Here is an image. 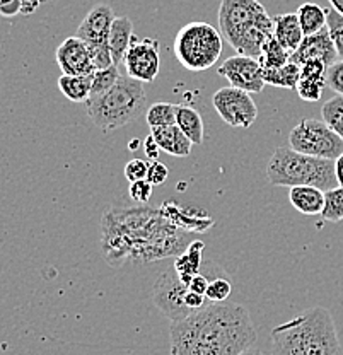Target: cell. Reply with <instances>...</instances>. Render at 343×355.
<instances>
[{
    "label": "cell",
    "instance_id": "obj_1",
    "mask_svg": "<svg viewBox=\"0 0 343 355\" xmlns=\"http://www.w3.org/2000/svg\"><path fill=\"white\" fill-rule=\"evenodd\" d=\"M101 250L106 263H150L179 257L191 243L190 232L176 225L162 209H109L101 220Z\"/></svg>",
    "mask_w": 343,
    "mask_h": 355
},
{
    "label": "cell",
    "instance_id": "obj_2",
    "mask_svg": "<svg viewBox=\"0 0 343 355\" xmlns=\"http://www.w3.org/2000/svg\"><path fill=\"white\" fill-rule=\"evenodd\" d=\"M171 355H241L253 349L256 330L248 309L219 302L171 323Z\"/></svg>",
    "mask_w": 343,
    "mask_h": 355
},
{
    "label": "cell",
    "instance_id": "obj_3",
    "mask_svg": "<svg viewBox=\"0 0 343 355\" xmlns=\"http://www.w3.org/2000/svg\"><path fill=\"white\" fill-rule=\"evenodd\" d=\"M272 355H343L331 313L308 308L272 330Z\"/></svg>",
    "mask_w": 343,
    "mask_h": 355
},
{
    "label": "cell",
    "instance_id": "obj_4",
    "mask_svg": "<svg viewBox=\"0 0 343 355\" xmlns=\"http://www.w3.org/2000/svg\"><path fill=\"white\" fill-rule=\"evenodd\" d=\"M220 35L239 55L260 58L261 48L274 36V17L258 0H220Z\"/></svg>",
    "mask_w": 343,
    "mask_h": 355
},
{
    "label": "cell",
    "instance_id": "obj_5",
    "mask_svg": "<svg viewBox=\"0 0 343 355\" xmlns=\"http://www.w3.org/2000/svg\"><path fill=\"white\" fill-rule=\"evenodd\" d=\"M267 178L274 187H316L323 191L338 187L335 161L301 154L292 147H276L267 164Z\"/></svg>",
    "mask_w": 343,
    "mask_h": 355
},
{
    "label": "cell",
    "instance_id": "obj_6",
    "mask_svg": "<svg viewBox=\"0 0 343 355\" xmlns=\"http://www.w3.org/2000/svg\"><path fill=\"white\" fill-rule=\"evenodd\" d=\"M143 83L121 76L118 83L96 99H87L86 110L92 123L101 130H116L140 118L146 111Z\"/></svg>",
    "mask_w": 343,
    "mask_h": 355
},
{
    "label": "cell",
    "instance_id": "obj_7",
    "mask_svg": "<svg viewBox=\"0 0 343 355\" xmlns=\"http://www.w3.org/2000/svg\"><path fill=\"white\" fill-rule=\"evenodd\" d=\"M175 55L190 72H204L217 64L222 53V35L209 22L183 26L175 38Z\"/></svg>",
    "mask_w": 343,
    "mask_h": 355
},
{
    "label": "cell",
    "instance_id": "obj_8",
    "mask_svg": "<svg viewBox=\"0 0 343 355\" xmlns=\"http://www.w3.org/2000/svg\"><path fill=\"white\" fill-rule=\"evenodd\" d=\"M289 146L301 154L337 161L343 154V140L323 120L306 118L289 133Z\"/></svg>",
    "mask_w": 343,
    "mask_h": 355
},
{
    "label": "cell",
    "instance_id": "obj_9",
    "mask_svg": "<svg viewBox=\"0 0 343 355\" xmlns=\"http://www.w3.org/2000/svg\"><path fill=\"white\" fill-rule=\"evenodd\" d=\"M212 105L217 114L234 128H249L258 118V106L252 92L238 87H220L212 96Z\"/></svg>",
    "mask_w": 343,
    "mask_h": 355
},
{
    "label": "cell",
    "instance_id": "obj_10",
    "mask_svg": "<svg viewBox=\"0 0 343 355\" xmlns=\"http://www.w3.org/2000/svg\"><path fill=\"white\" fill-rule=\"evenodd\" d=\"M188 291H190L188 284H184L179 279L175 266H171L157 277L152 287V302L166 318L171 320V323H175V321L183 320L191 314L186 302H184Z\"/></svg>",
    "mask_w": 343,
    "mask_h": 355
},
{
    "label": "cell",
    "instance_id": "obj_11",
    "mask_svg": "<svg viewBox=\"0 0 343 355\" xmlns=\"http://www.w3.org/2000/svg\"><path fill=\"white\" fill-rule=\"evenodd\" d=\"M125 72L139 83H154L161 69V44L157 40L134 38L123 58Z\"/></svg>",
    "mask_w": 343,
    "mask_h": 355
},
{
    "label": "cell",
    "instance_id": "obj_12",
    "mask_svg": "<svg viewBox=\"0 0 343 355\" xmlns=\"http://www.w3.org/2000/svg\"><path fill=\"white\" fill-rule=\"evenodd\" d=\"M217 73L231 83L232 87L243 89L252 94H258L267 86L263 79V67L260 60L246 55H234L229 57L222 65L217 69Z\"/></svg>",
    "mask_w": 343,
    "mask_h": 355
},
{
    "label": "cell",
    "instance_id": "obj_13",
    "mask_svg": "<svg viewBox=\"0 0 343 355\" xmlns=\"http://www.w3.org/2000/svg\"><path fill=\"white\" fill-rule=\"evenodd\" d=\"M55 58L65 76H92L96 72L89 46L77 36L62 42L55 51Z\"/></svg>",
    "mask_w": 343,
    "mask_h": 355
},
{
    "label": "cell",
    "instance_id": "obj_14",
    "mask_svg": "<svg viewBox=\"0 0 343 355\" xmlns=\"http://www.w3.org/2000/svg\"><path fill=\"white\" fill-rule=\"evenodd\" d=\"M114 19H116V16H114L112 7L106 6V3H98L80 22L76 36L82 40L87 46L108 44L109 31H112Z\"/></svg>",
    "mask_w": 343,
    "mask_h": 355
},
{
    "label": "cell",
    "instance_id": "obj_15",
    "mask_svg": "<svg viewBox=\"0 0 343 355\" xmlns=\"http://www.w3.org/2000/svg\"><path fill=\"white\" fill-rule=\"evenodd\" d=\"M311 58L321 60L328 67V69L338 62L337 50H335L333 40H331L328 28H324L323 31L316 33V35L304 36L301 46L290 55V62H294V64L297 65H301L302 62L306 60H311Z\"/></svg>",
    "mask_w": 343,
    "mask_h": 355
},
{
    "label": "cell",
    "instance_id": "obj_16",
    "mask_svg": "<svg viewBox=\"0 0 343 355\" xmlns=\"http://www.w3.org/2000/svg\"><path fill=\"white\" fill-rule=\"evenodd\" d=\"M150 135L154 137L162 153L175 155V157H186L193 149V142L179 130L178 125L150 128Z\"/></svg>",
    "mask_w": 343,
    "mask_h": 355
},
{
    "label": "cell",
    "instance_id": "obj_17",
    "mask_svg": "<svg viewBox=\"0 0 343 355\" xmlns=\"http://www.w3.org/2000/svg\"><path fill=\"white\" fill-rule=\"evenodd\" d=\"M274 36L276 42L292 55L301 46L302 40H304V33H302L297 12L280 14L274 19Z\"/></svg>",
    "mask_w": 343,
    "mask_h": 355
},
{
    "label": "cell",
    "instance_id": "obj_18",
    "mask_svg": "<svg viewBox=\"0 0 343 355\" xmlns=\"http://www.w3.org/2000/svg\"><path fill=\"white\" fill-rule=\"evenodd\" d=\"M132 42H134V22L128 19V17H116L113 21L108 38L109 53H112L114 65L120 67L123 64V58Z\"/></svg>",
    "mask_w": 343,
    "mask_h": 355
},
{
    "label": "cell",
    "instance_id": "obj_19",
    "mask_svg": "<svg viewBox=\"0 0 343 355\" xmlns=\"http://www.w3.org/2000/svg\"><path fill=\"white\" fill-rule=\"evenodd\" d=\"M289 200L294 209L304 216H321L324 209V191L316 187L289 188Z\"/></svg>",
    "mask_w": 343,
    "mask_h": 355
},
{
    "label": "cell",
    "instance_id": "obj_20",
    "mask_svg": "<svg viewBox=\"0 0 343 355\" xmlns=\"http://www.w3.org/2000/svg\"><path fill=\"white\" fill-rule=\"evenodd\" d=\"M204 248L205 244L202 241H191L190 246H188L179 257H176L173 266H175L179 279H182L184 284H190V280L193 279L197 273H200L202 265H204V258H202Z\"/></svg>",
    "mask_w": 343,
    "mask_h": 355
},
{
    "label": "cell",
    "instance_id": "obj_21",
    "mask_svg": "<svg viewBox=\"0 0 343 355\" xmlns=\"http://www.w3.org/2000/svg\"><path fill=\"white\" fill-rule=\"evenodd\" d=\"M176 125L184 135L193 142V146H202L205 140V125L204 118L197 110L191 106L178 105L176 110Z\"/></svg>",
    "mask_w": 343,
    "mask_h": 355
},
{
    "label": "cell",
    "instance_id": "obj_22",
    "mask_svg": "<svg viewBox=\"0 0 343 355\" xmlns=\"http://www.w3.org/2000/svg\"><path fill=\"white\" fill-rule=\"evenodd\" d=\"M92 76H62L58 89L72 103H86L91 96Z\"/></svg>",
    "mask_w": 343,
    "mask_h": 355
},
{
    "label": "cell",
    "instance_id": "obj_23",
    "mask_svg": "<svg viewBox=\"0 0 343 355\" xmlns=\"http://www.w3.org/2000/svg\"><path fill=\"white\" fill-rule=\"evenodd\" d=\"M297 17L304 36L316 35L326 28V9H323L318 3H302L297 9Z\"/></svg>",
    "mask_w": 343,
    "mask_h": 355
},
{
    "label": "cell",
    "instance_id": "obj_24",
    "mask_svg": "<svg viewBox=\"0 0 343 355\" xmlns=\"http://www.w3.org/2000/svg\"><path fill=\"white\" fill-rule=\"evenodd\" d=\"M263 79L270 86L296 89L301 80V67L289 62L280 69H263Z\"/></svg>",
    "mask_w": 343,
    "mask_h": 355
},
{
    "label": "cell",
    "instance_id": "obj_25",
    "mask_svg": "<svg viewBox=\"0 0 343 355\" xmlns=\"http://www.w3.org/2000/svg\"><path fill=\"white\" fill-rule=\"evenodd\" d=\"M260 64L263 69H280L285 64L290 62V53L282 46L279 42H276L275 36H272L267 43L261 48L260 55Z\"/></svg>",
    "mask_w": 343,
    "mask_h": 355
},
{
    "label": "cell",
    "instance_id": "obj_26",
    "mask_svg": "<svg viewBox=\"0 0 343 355\" xmlns=\"http://www.w3.org/2000/svg\"><path fill=\"white\" fill-rule=\"evenodd\" d=\"M176 110H178V105H173V103H154V105L146 111L147 125H149L150 128L176 125Z\"/></svg>",
    "mask_w": 343,
    "mask_h": 355
},
{
    "label": "cell",
    "instance_id": "obj_27",
    "mask_svg": "<svg viewBox=\"0 0 343 355\" xmlns=\"http://www.w3.org/2000/svg\"><path fill=\"white\" fill-rule=\"evenodd\" d=\"M323 121L343 140V96H335L328 99L321 108Z\"/></svg>",
    "mask_w": 343,
    "mask_h": 355
},
{
    "label": "cell",
    "instance_id": "obj_28",
    "mask_svg": "<svg viewBox=\"0 0 343 355\" xmlns=\"http://www.w3.org/2000/svg\"><path fill=\"white\" fill-rule=\"evenodd\" d=\"M120 70L116 65H112L109 69L105 70H96L92 73V86H91V96L89 99H96L99 96H103L105 92H108L114 84L120 79Z\"/></svg>",
    "mask_w": 343,
    "mask_h": 355
},
{
    "label": "cell",
    "instance_id": "obj_29",
    "mask_svg": "<svg viewBox=\"0 0 343 355\" xmlns=\"http://www.w3.org/2000/svg\"><path fill=\"white\" fill-rule=\"evenodd\" d=\"M321 217L326 222L343 220V187L324 191V209Z\"/></svg>",
    "mask_w": 343,
    "mask_h": 355
},
{
    "label": "cell",
    "instance_id": "obj_30",
    "mask_svg": "<svg viewBox=\"0 0 343 355\" xmlns=\"http://www.w3.org/2000/svg\"><path fill=\"white\" fill-rule=\"evenodd\" d=\"M326 28L330 31L331 40H333L338 60H343V16L338 14L333 7L326 9Z\"/></svg>",
    "mask_w": 343,
    "mask_h": 355
},
{
    "label": "cell",
    "instance_id": "obj_31",
    "mask_svg": "<svg viewBox=\"0 0 343 355\" xmlns=\"http://www.w3.org/2000/svg\"><path fill=\"white\" fill-rule=\"evenodd\" d=\"M232 292V286L227 279L224 277H217L210 282L209 288H206L205 297L209 299V302L212 304H219V302H226V299L231 295Z\"/></svg>",
    "mask_w": 343,
    "mask_h": 355
},
{
    "label": "cell",
    "instance_id": "obj_32",
    "mask_svg": "<svg viewBox=\"0 0 343 355\" xmlns=\"http://www.w3.org/2000/svg\"><path fill=\"white\" fill-rule=\"evenodd\" d=\"M324 86H326V83H319V80H311V79H301L299 80L296 91L302 101L315 103L318 101L321 94H323Z\"/></svg>",
    "mask_w": 343,
    "mask_h": 355
},
{
    "label": "cell",
    "instance_id": "obj_33",
    "mask_svg": "<svg viewBox=\"0 0 343 355\" xmlns=\"http://www.w3.org/2000/svg\"><path fill=\"white\" fill-rule=\"evenodd\" d=\"M299 67H301V79H311V80H319V83H326L328 67L321 60L311 58V60L302 62Z\"/></svg>",
    "mask_w": 343,
    "mask_h": 355
},
{
    "label": "cell",
    "instance_id": "obj_34",
    "mask_svg": "<svg viewBox=\"0 0 343 355\" xmlns=\"http://www.w3.org/2000/svg\"><path fill=\"white\" fill-rule=\"evenodd\" d=\"M149 164L150 162H147L146 159H132V161H128L127 164H125V178H127L130 183H134V181H139V180H147V173H149Z\"/></svg>",
    "mask_w": 343,
    "mask_h": 355
},
{
    "label": "cell",
    "instance_id": "obj_35",
    "mask_svg": "<svg viewBox=\"0 0 343 355\" xmlns=\"http://www.w3.org/2000/svg\"><path fill=\"white\" fill-rule=\"evenodd\" d=\"M152 188L154 184L150 183L149 180H139V181H134V183H130V190H128V193H130V198L134 200V202L137 203H147L152 197Z\"/></svg>",
    "mask_w": 343,
    "mask_h": 355
},
{
    "label": "cell",
    "instance_id": "obj_36",
    "mask_svg": "<svg viewBox=\"0 0 343 355\" xmlns=\"http://www.w3.org/2000/svg\"><path fill=\"white\" fill-rule=\"evenodd\" d=\"M326 86H330L337 94L343 96V60H338L328 69Z\"/></svg>",
    "mask_w": 343,
    "mask_h": 355
},
{
    "label": "cell",
    "instance_id": "obj_37",
    "mask_svg": "<svg viewBox=\"0 0 343 355\" xmlns=\"http://www.w3.org/2000/svg\"><path fill=\"white\" fill-rule=\"evenodd\" d=\"M169 176V169L166 168V164H162L159 161H152L149 164V173H147V180L154 184V187H159V184L166 183Z\"/></svg>",
    "mask_w": 343,
    "mask_h": 355
},
{
    "label": "cell",
    "instance_id": "obj_38",
    "mask_svg": "<svg viewBox=\"0 0 343 355\" xmlns=\"http://www.w3.org/2000/svg\"><path fill=\"white\" fill-rule=\"evenodd\" d=\"M16 14H21V0H12V2L0 7V16L12 17L16 16Z\"/></svg>",
    "mask_w": 343,
    "mask_h": 355
},
{
    "label": "cell",
    "instance_id": "obj_39",
    "mask_svg": "<svg viewBox=\"0 0 343 355\" xmlns=\"http://www.w3.org/2000/svg\"><path fill=\"white\" fill-rule=\"evenodd\" d=\"M143 147H146V154L149 159H154V161H157V155H159V146H157V142L154 140L152 135H149L146 139V142H143Z\"/></svg>",
    "mask_w": 343,
    "mask_h": 355
},
{
    "label": "cell",
    "instance_id": "obj_40",
    "mask_svg": "<svg viewBox=\"0 0 343 355\" xmlns=\"http://www.w3.org/2000/svg\"><path fill=\"white\" fill-rule=\"evenodd\" d=\"M38 7H39L38 0H21V14H24V16L33 14Z\"/></svg>",
    "mask_w": 343,
    "mask_h": 355
},
{
    "label": "cell",
    "instance_id": "obj_41",
    "mask_svg": "<svg viewBox=\"0 0 343 355\" xmlns=\"http://www.w3.org/2000/svg\"><path fill=\"white\" fill-rule=\"evenodd\" d=\"M335 175H337L338 187H343V154L335 161Z\"/></svg>",
    "mask_w": 343,
    "mask_h": 355
},
{
    "label": "cell",
    "instance_id": "obj_42",
    "mask_svg": "<svg viewBox=\"0 0 343 355\" xmlns=\"http://www.w3.org/2000/svg\"><path fill=\"white\" fill-rule=\"evenodd\" d=\"M330 3L338 14H342V16H343V0H330Z\"/></svg>",
    "mask_w": 343,
    "mask_h": 355
},
{
    "label": "cell",
    "instance_id": "obj_43",
    "mask_svg": "<svg viewBox=\"0 0 343 355\" xmlns=\"http://www.w3.org/2000/svg\"><path fill=\"white\" fill-rule=\"evenodd\" d=\"M137 147H140L139 140H132V142H130V150H132V153H134V150L137 149Z\"/></svg>",
    "mask_w": 343,
    "mask_h": 355
},
{
    "label": "cell",
    "instance_id": "obj_44",
    "mask_svg": "<svg viewBox=\"0 0 343 355\" xmlns=\"http://www.w3.org/2000/svg\"><path fill=\"white\" fill-rule=\"evenodd\" d=\"M241 355H261V352H258V350H254V349H249V350H246V352L241 354Z\"/></svg>",
    "mask_w": 343,
    "mask_h": 355
},
{
    "label": "cell",
    "instance_id": "obj_45",
    "mask_svg": "<svg viewBox=\"0 0 343 355\" xmlns=\"http://www.w3.org/2000/svg\"><path fill=\"white\" fill-rule=\"evenodd\" d=\"M9 2H12V0H0V7L6 6V3H9Z\"/></svg>",
    "mask_w": 343,
    "mask_h": 355
},
{
    "label": "cell",
    "instance_id": "obj_46",
    "mask_svg": "<svg viewBox=\"0 0 343 355\" xmlns=\"http://www.w3.org/2000/svg\"><path fill=\"white\" fill-rule=\"evenodd\" d=\"M39 3H45V2H50V0H38Z\"/></svg>",
    "mask_w": 343,
    "mask_h": 355
}]
</instances>
